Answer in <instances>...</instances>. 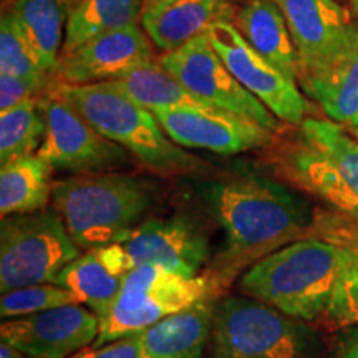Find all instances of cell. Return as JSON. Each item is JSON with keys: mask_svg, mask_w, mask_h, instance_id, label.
Here are the masks:
<instances>
[{"mask_svg": "<svg viewBox=\"0 0 358 358\" xmlns=\"http://www.w3.org/2000/svg\"><path fill=\"white\" fill-rule=\"evenodd\" d=\"M211 204L224 234L221 274L252 266L312 231L315 213L289 186L264 174L244 173L222 179L211 189Z\"/></svg>", "mask_w": 358, "mask_h": 358, "instance_id": "obj_1", "label": "cell"}, {"mask_svg": "<svg viewBox=\"0 0 358 358\" xmlns=\"http://www.w3.org/2000/svg\"><path fill=\"white\" fill-rule=\"evenodd\" d=\"M338 271V245L310 231L252 264L241 279V289L292 319L313 322L329 312Z\"/></svg>", "mask_w": 358, "mask_h": 358, "instance_id": "obj_2", "label": "cell"}, {"mask_svg": "<svg viewBox=\"0 0 358 358\" xmlns=\"http://www.w3.org/2000/svg\"><path fill=\"white\" fill-rule=\"evenodd\" d=\"M53 209L80 249L120 243L153 204V191L124 173H87L53 182Z\"/></svg>", "mask_w": 358, "mask_h": 358, "instance_id": "obj_3", "label": "cell"}, {"mask_svg": "<svg viewBox=\"0 0 358 358\" xmlns=\"http://www.w3.org/2000/svg\"><path fill=\"white\" fill-rule=\"evenodd\" d=\"M48 93L75 106L103 136L156 173L189 174L206 168L164 133L153 111L106 83L69 85L55 80Z\"/></svg>", "mask_w": 358, "mask_h": 358, "instance_id": "obj_4", "label": "cell"}, {"mask_svg": "<svg viewBox=\"0 0 358 358\" xmlns=\"http://www.w3.org/2000/svg\"><path fill=\"white\" fill-rule=\"evenodd\" d=\"M280 166L297 186L358 222V140L330 120L307 118Z\"/></svg>", "mask_w": 358, "mask_h": 358, "instance_id": "obj_5", "label": "cell"}, {"mask_svg": "<svg viewBox=\"0 0 358 358\" xmlns=\"http://www.w3.org/2000/svg\"><path fill=\"white\" fill-rule=\"evenodd\" d=\"M213 358H317L310 327L252 297L229 295L216 303Z\"/></svg>", "mask_w": 358, "mask_h": 358, "instance_id": "obj_6", "label": "cell"}, {"mask_svg": "<svg viewBox=\"0 0 358 358\" xmlns=\"http://www.w3.org/2000/svg\"><path fill=\"white\" fill-rule=\"evenodd\" d=\"M214 282L211 277H182L161 266H138L123 277L122 290L105 317L93 345L140 334L209 299Z\"/></svg>", "mask_w": 358, "mask_h": 358, "instance_id": "obj_7", "label": "cell"}, {"mask_svg": "<svg viewBox=\"0 0 358 358\" xmlns=\"http://www.w3.org/2000/svg\"><path fill=\"white\" fill-rule=\"evenodd\" d=\"M80 256L55 209L2 217L0 292L37 284H55L62 271Z\"/></svg>", "mask_w": 358, "mask_h": 358, "instance_id": "obj_8", "label": "cell"}, {"mask_svg": "<svg viewBox=\"0 0 358 358\" xmlns=\"http://www.w3.org/2000/svg\"><path fill=\"white\" fill-rule=\"evenodd\" d=\"M158 64L192 95L214 108L256 122L274 133L280 129V120L232 77L206 32L164 52Z\"/></svg>", "mask_w": 358, "mask_h": 358, "instance_id": "obj_9", "label": "cell"}, {"mask_svg": "<svg viewBox=\"0 0 358 358\" xmlns=\"http://www.w3.org/2000/svg\"><path fill=\"white\" fill-rule=\"evenodd\" d=\"M47 131L37 155L53 169L105 173L128 163L124 148L105 138L80 111L52 93L38 98Z\"/></svg>", "mask_w": 358, "mask_h": 358, "instance_id": "obj_10", "label": "cell"}, {"mask_svg": "<svg viewBox=\"0 0 358 358\" xmlns=\"http://www.w3.org/2000/svg\"><path fill=\"white\" fill-rule=\"evenodd\" d=\"M206 34L232 77L280 122L294 127L306 122L308 103L297 82L254 50L231 20L217 19Z\"/></svg>", "mask_w": 358, "mask_h": 358, "instance_id": "obj_11", "label": "cell"}, {"mask_svg": "<svg viewBox=\"0 0 358 358\" xmlns=\"http://www.w3.org/2000/svg\"><path fill=\"white\" fill-rule=\"evenodd\" d=\"M100 332L96 313L82 303L2 322L0 338L30 358H70L93 345Z\"/></svg>", "mask_w": 358, "mask_h": 358, "instance_id": "obj_12", "label": "cell"}, {"mask_svg": "<svg viewBox=\"0 0 358 358\" xmlns=\"http://www.w3.org/2000/svg\"><path fill=\"white\" fill-rule=\"evenodd\" d=\"M164 133L181 148L217 155H239L274 145V131L227 111L151 110Z\"/></svg>", "mask_w": 358, "mask_h": 358, "instance_id": "obj_13", "label": "cell"}, {"mask_svg": "<svg viewBox=\"0 0 358 358\" xmlns=\"http://www.w3.org/2000/svg\"><path fill=\"white\" fill-rule=\"evenodd\" d=\"M153 42L138 24L90 38L64 53L55 80L69 85H96L122 78L123 75L155 62Z\"/></svg>", "mask_w": 358, "mask_h": 358, "instance_id": "obj_14", "label": "cell"}, {"mask_svg": "<svg viewBox=\"0 0 358 358\" xmlns=\"http://www.w3.org/2000/svg\"><path fill=\"white\" fill-rule=\"evenodd\" d=\"M133 268L161 266L182 277H198L209 259L208 237L181 216L150 217L120 241Z\"/></svg>", "mask_w": 358, "mask_h": 358, "instance_id": "obj_15", "label": "cell"}, {"mask_svg": "<svg viewBox=\"0 0 358 358\" xmlns=\"http://www.w3.org/2000/svg\"><path fill=\"white\" fill-rule=\"evenodd\" d=\"M284 13L299 60V77L329 62L353 25L350 12L337 0H274ZM299 80V78H297Z\"/></svg>", "mask_w": 358, "mask_h": 358, "instance_id": "obj_16", "label": "cell"}, {"mask_svg": "<svg viewBox=\"0 0 358 358\" xmlns=\"http://www.w3.org/2000/svg\"><path fill=\"white\" fill-rule=\"evenodd\" d=\"M302 92L317 103L327 120L347 131L358 128V25L343 47L324 65L297 80Z\"/></svg>", "mask_w": 358, "mask_h": 358, "instance_id": "obj_17", "label": "cell"}, {"mask_svg": "<svg viewBox=\"0 0 358 358\" xmlns=\"http://www.w3.org/2000/svg\"><path fill=\"white\" fill-rule=\"evenodd\" d=\"M216 303L204 299L138 334V358H204Z\"/></svg>", "mask_w": 358, "mask_h": 358, "instance_id": "obj_18", "label": "cell"}, {"mask_svg": "<svg viewBox=\"0 0 358 358\" xmlns=\"http://www.w3.org/2000/svg\"><path fill=\"white\" fill-rule=\"evenodd\" d=\"M312 232L340 249V271L325 319L338 329L358 325V222L337 211L315 213Z\"/></svg>", "mask_w": 358, "mask_h": 358, "instance_id": "obj_19", "label": "cell"}, {"mask_svg": "<svg viewBox=\"0 0 358 358\" xmlns=\"http://www.w3.org/2000/svg\"><path fill=\"white\" fill-rule=\"evenodd\" d=\"M221 0H163L146 3L141 27L159 50L171 52L204 34L222 15Z\"/></svg>", "mask_w": 358, "mask_h": 358, "instance_id": "obj_20", "label": "cell"}, {"mask_svg": "<svg viewBox=\"0 0 358 358\" xmlns=\"http://www.w3.org/2000/svg\"><path fill=\"white\" fill-rule=\"evenodd\" d=\"M234 25L254 50L297 82V50L284 13L274 0L245 2L236 13Z\"/></svg>", "mask_w": 358, "mask_h": 358, "instance_id": "obj_21", "label": "cell"}, {"mask_svg": "<svg viewBox=\"0 0 358 358\" xmlns=\"http://www.w3.org/2000/svg\"><path fill=\"white\" fill-rule=\"evenodd\" d=\"M8 10L32 45L42 69L55 78L70 3L66 0H13Z\"/></svg>", "mask_w": 358, "mask_h": 358, "instance_id": "obj_22", "label": "cell"}, {"mask_svg": "<svg viewBox=\"0 0 358 358\" xmlns=\"http://www.w3.org/2000/svg\"><path fill=\"white\" fill-rule=\"evenodd\" d=\"M53 168L35 155L20 156L0 168V214L2 217L47 209L52 201Z\"/></svg>", "mask_w": 358, "mask_h": 358, "instance_id": "obj_23", "label": "cell"}, {"mask_svg": "<svg viewBox=\"0 0 358 358\" xmlns=\"http://www.w3.org/2000/svg\"><path fill=\"white\" fill-rule=\"evenodd\" d=\"M145 0H77L71 3L62 55L98 35L141 20Z\"/></svg>", "mask_w": 358, "mask_h": 358, "instance_id": "obj_24", "label": "cell"}, {"mask_svg": "<svg viewBox=\"0 0 358 358\" xmlns=\"http://www.w3.org/2000/svg\"><path fill=\"white\" fill-rule=\"evenodd\" d=\"M55 284L73 292L80 303L95 312L101 320L120 295L123 277L113 274L105 266L96 249H90L62 271Z\"/></svg>", "mask_w": 358, "mask_h": 358, "instance_id": "obj_25", "label": "cell"}, {"mask_svg": "<svg viewBox=\"0 0 358 358\" xmlns=\"http://www.w3.org/2000/svg\"><path fill=\"white\" fill-rule=\"evenodd\" d=\"M45 131L47 123L38 98L0 113V164L37 153Z\"/></svg>", "mask_w": 358, "mask_h": 358, "instance_id": "obj_26", "label": "cell"}, {"mask_svg": "<svg viewBox=\"0 0 358 358\" xmlns=\"http://www.w3.org/2000/svg\"><path fill=\"white\" fill-rule=\"evenodd\" d=\"M0 73L15 75L38 88L42 95H48L52 77L42 69L32 45L25 38L10 10L2 13L0 20Z\"/></svg>", "mask_w": 358, "mask_h": 358, "instance_id": "obj_27", "label": "cell"}, {"mask_svg": "<svg viewBox=\"0 0 358 358\" xmlns=\"http://www.w3.org/2000/svg\"><path fill=\"white\" fill-rule=\"evenodd\" d=\"M71 303H80V301L69 289L58 284H37L2 294L0 315L3 320H8L50 310V308L71 306Z\"/></svg>", "mask_w": 358, "mask_h": 358, "instance_id": "obj_28", "label": "cell"}, {"mask_svg": "<svg viewBox=\"0 0 358 358\" xmlns=\"http://www.w3.org/2000/svg\"><path fill=\"white\" fill-rule=\"evenodd\" d=\"M42 96L38 88L27 80L15 75L0 73V113H6L15 106H20L22 103Z\"/></svg>", "mask_w": 358, "mask_h": 358, "instance_id": "obj_29", "label": "cell"}, {"mask_svg": "<svg viewBox=\"0 0 358 358\" xmlns=\"http://www.w3.org/2000/svg\"><path fill=\"white\" fill-rule=\"evenodd\" d=\"M138 353H140V343H138V334H134L113 340L105 345L87 347L70 358H138Z\"/></svg>", "mask_w": 358, "mask_h": 358, "instance_id": "obj_30", "label": "cell"}, {"mask_svg": "<svg viewBox=\"0 0 358 358\" xmlns=\"http://www.w3.org/2000/svg\"><path fill=\"white\" fill-rule=\"evenodd\" d=\"M334 358H358V325L340 329Z\"/></svg>", "mask_w": 358, "mask_h": 358, "instance_id": "obj_31", "label": "cell"}, {"mask_svg": "<svg viewBox=\"0 0 358 358\" xmlns=\"http://www.w3.org/2000/svg\"><path fill=\"white\" fill-rule=\"evenodd\" d=\"M0 358H30L24 355V353L17 350V348H13L12 345H8V343L2 342L0 343Z\"/></svg>", "mask_w": 358, "mask_h": 358, "instance_id": "obj_32", "label": "cell"}, {"mask_svg": "<svg viewBox=\"0 0 358 358\" xmlns=\"http://www.w3.org/2000/svg\"><path fill=\"white\" fill-rule=\"evenodd\" d=\"M348 2H350V6H352V12L358 17V0H348Z\"/></svg>", "mask_w": 358, "mask_h": 358, "instance_id": "obj_33", "label": "cell"}, {"mask_svg": "<svg viewBox=\"0 0 358 358\" xmlns=\"http://www.w3.org/2000/svg\"><path fill=\"white\" fill-rule=\"evenodd\" d=\"M352 133V136L353 138H357V140H358V128L357 129H353V131H350Z\"/></svg>", "mask_w": 358, "mask_h": 358, "instance_id": "obj_34", "label": "cell"}, {"mask_svg": "<svg viewBox=\"0 0 358 358\" xmlns=\"http://www.w3.org/2000/svg\"><path fill=\"white\" fill-rule=\"evenodd\" d=\"M155 2H163V0H145V6L146 3H155Z\"/></svg>", "mask_w": 358, "mask_h": 358, "instance_id": "obj_35", "label": "cell"}, {"mask_svg": "<svg viewBox=\"0 0 358 358\" xmlns=\"http://www.w3.org/2000/svg\"><path fill=\"white\" fill-rule=\"evenodd\" d=\"M66 2H69L70 6H71V3H75V2H77V0H66Z\"/></svg>", "mask_w": 358, "mask_h": 358, "instance_id": "obj_36", "label": "cell"}, {"mask_svg": "<svg viewBox=\"0 0 358 358\" xmlns=\"http://www.w3.org/2000/svg\"><path fill=\"white\" fill-rule=\"evenodd\" d=\"M237 2H244L245 3V2H249V0H237Z\"/></svg>", "mask_w": 358, "mask_h": 358, "instance_id": "obj_37", "label": "cell"}]
</instances>
